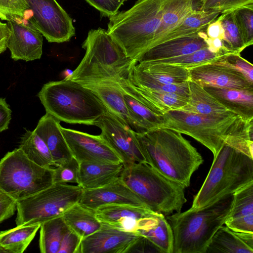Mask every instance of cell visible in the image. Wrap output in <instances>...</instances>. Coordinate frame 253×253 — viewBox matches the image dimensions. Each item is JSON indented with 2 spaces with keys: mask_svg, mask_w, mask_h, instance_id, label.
<instances>
[{
  "mask_svg": "<svg viewBox=\"0 0 253 253\" xmlns=\"http://www.w3.org/2000/svg\"><path fill=\"white\" fill-rule=\"evenodd\" d=\"M135 134L146 163L185 188L189 186L192 174L204 160L189 141L181 133L163 127Z\"/></svg>",
  "mask_w": 253,
  "mask_h": 253,
  "instance_id": "obj_1",
  "label": "cell"
},
{
  "mask_svg": "<svg viewBox=\"0 0 253 253\" xmlns=\"http://www.w3.org/2000/svg\"><path fill=\"white\" fill-rule=\"evenodd\" d=\"M82 47L85 54L69 80L118 82L128 78L137 63L126 55L106 30L101 28L88 31Z\"/></svg>",
  "mask_w": 253,
  "mask_h": 253,
  "instance_id": "obj_2",
  "label": "cell"
},
{
  "mask_svg": "<svg viewBox=\"0 0 253 253\" xmlns=\"http://www.w3.org/2000/svg\"><path fill=\"white\" fill-rule=\"evenodd\" d=\"M168 0H138L109 17L107 30L126 55L138 61L152 47Z\"/></svg>",
  "mask_w": 253,
  "mask_h": 253,
  "instance_id": "obj_3",
  "label": "cell"
},
{
  "mask_svg": "<svg viewBox=\"0 0 253 253\" xmlns=\"http://www.w3.org/2000/svg\"><path fill=\"white\" fill-rule=\"evenodd\" d=\"M233 198L229 195L203 208L167 215L173 235V253H206L213 235L224 225Z\"/></svg>",
  "mask_w": 253,
  "mask_h": 253,
  "instance_id": "obj_4",
  "label": "cell"
},
{
  "mask_svg": "<svg viewBox=\"0 0 253 253\" xmlns=\"http://www.w3.org/2000/svg\"><path fill=\"white\" fill-rule=\"evenodd\" d=\"M38 96L46 113L69 124L94 126L107 110L92 90L69 80L46 83Z\"/></svg>",
  "mask_w": 253,
  "mask_h": 253,
  "instance_id": "obj_5",
  "label": "cell"
},
{
  "mask_svg": "<svg viewBox=\"0 0 253 253\" xmlns=\"http://www.w3.org/2000/svg\"><path fill=\"white\" fill-rule=\"evenodd\" d=\"M253 182V159L225 144L193 201L191 208L209 206Z\"/></svg>",
  "mask_w": 253,
  "mask_h": 253,
  "instance_id": "obj_6",
  "label": "cell"
},
{
  "mask_svg": "<svg viewBox=\"0 0 253 253\" xmlns=\"http://www.w3.org/2000/svg\"><path fill=\"white\" fill-rule=\"evenodd\" d=\"M120 178L146 207L165 216L180 212L187 201L183 185L146 163L124 168Z\"/></svg>",
  "mask_w": 253,
  "mask_h": 253,
  "instance_id": "obj_7",
  "label": "cell"
},
{
  "mask_svg": "<svg viewBox=\"0 0 253 253\" xmlns=\"http://www.w3.org/2000/svg\"><path fill=\"white\" fill-rule=\"evenodd\" d=\"M161 127L191 136L209 149L214 158L232 134L246 123L238 115L228 111L203 115L181 110L169 111L162 116Z\"/></svg>",
  "mask_w": 253,
  "mask_h": 253,
  "instance_id": "obj_8",
  "label": "cell"
},
{
  "mask_svg": "<svg viewBox=\"0 0 253 253\" xmlns=\"http://www.w3.org/2000/svg\"><path fill=\"white\" fill-rule=\"evenodd\" d=\"M53 172V168L36 164L16 148L0 160V190L17 202L50 186Z\"/></svg>",
  "mask_w": 253,
  "mask_h": 253,
  "instance_id": "obj_9",
  "label": "cell"
},
{
  "mask_svg": "<svg viewBox=\"0 0 253 253\" xmlns=\"http://www.w3.org/2000/svg\"><path fill=\"white\" fill-rule=\"evenodd\" d=\"M83 192L78 185L53 183L34 195L17 201L16 225L41 224L61 216L79 202Z\"/></svg>",
  "mask_w": 253,
  "mask_h": 253,
  "instance_id": "obj_10",
  "label": "cell"
},
{
  "mask_svg": "<svg viewBox=\"0 0 253 253\" xmlns=\"http://www.w3.org/2000/svg\"><path fill=\"white\" fill-rule=\"evenodd\" d=\"M30 20L49 42L69 41L75 35L73 19L56 0H26Z\"/></svg>",
  "mask_w": 253,
  "mask_h": 253,
  "instance_id": "obj_11",
  "label": "cell"
},
{
  "mask_svg": "<svg viewBox=\"0 0 253 253\" xmlns=\"http://www.w3.org/2000/svg\"><path fill=\"white\" fill-rule=\"evenodd\" d=\"M101 131L99 135L122 161L124 168L145 163L134 130L106 110L95 123Z\"/></svg>",
  "mask_w": 253,
  "mask_h": 253,
  "instance_id": "obj_12",
  "label": "cell"
},
{
  "mask_svg": "<svg viewBox=\"0 0 253 253\" xmlns=\"http://www.w3.org/2000/svg\"><path fill=\"white\" fill-rule=\"evenodd\" d=\"M98 219L122 231L139 234L154 227L159 213L144 207L126 205H108L94 211Z\"/></svg>",
  "mask_w": 253,
  "mask_h": 253,
  "instance_id": "obj_13",
  "label": "cell"
},
{
  "mask_svg": "<svg viewBox=\"0 0 253 253\" xmlns=\"http://www.w3.org/2000/svg\"><path fill=\"white\" fill-rule=\"evenodd\" d=\"M29 18L25 12L23 16H11L6 21L10 31L7 48L15 61H33L42 54L43 36Z\"/></svg>",
  "mask_w": 253,
  "mask_h": 253,
  "instance_id": "obj_14",
  "label": "cell"
},
{
  "mask_svg": "<svg viewBox=\"0 0 253 253\" xmlns=\"http://www.w3.org/2000/svg\"><path fill=\"white\" fill-rule=\"evenodd\" d=\"M73 157L80 163H120L122 161L99 135L61 127Z\"/></svg>",
  "mask_w": 253,
  "mask_h": 253,
  "instance_id": "obj_15",
  "label": "cell"
},
{
  "mask_svg": "<svg viewBox=\"0 0 253 253\" xmlns=\"http://www.w3.org/2000/svg\"><path fill=\"white\" fill-rule=\"evenodd\" d=\"M143 237L102 223L98 230L82 239L79 253H130Z\"/></svg>",
  "mask_w": 253,
  "mask_h": 253,
  "instance_id": "obj_16",
  "label": "cell"
},
{
  "mask_svg": "<svg viewBox=\"0 0 253 253\" xmlns=\"http://www.w3.org/2000/svg\"><path fill=\"white\" fill-rule=\"evenodd\" d=\"M189 70L190 80L203 87L253 89V84L250 83L242 74L212 62L195 67Z\"/></svg>",
  "mask_w": 253,
  "mask_h": 253,
  "instance_id": "obj_17",
  "label": "cell"
},
{
  "mask_svg": "<svg viewBox=\"0 0 253 253\" xmlns=\"http://www.w3.org/2000/svg\"><path fill=\"white\" fill-rule=\"evenodd\" d=\"M79 203L93 212L99 207L108 205L146 207L120 178L98 188L84 190Z\"/></svg>",
  "mask_w": 253,
  "mask_h": 253,
  "instance_id": "obj_18",
  "label": "cell"
},
{
  "mask_svg": "<svg viewBox=\"0 0 253 253\" xmlns=\"http://www.w3.org/2000/svg\"><path fill=\"white\" fill-rule=\"evenodd\" d=\"M206 30L195 34L168 41L147 51L137 62L157 61L174 58L207 48Z\"/></svg>",
  "mask_w": 253,
  "mask_h": 253,
  "instance_id": "obj_19",
  "label": "cell"
},
{
  "mask_svg": "<svg viewBox=\"0 0 253 253\" xmlns=\"http://www.w3.org/2000/svg\"><path fill=\"white\" fill-rule=\"evenodd\" d=\"M119 82L144 105L159 116H162L169 111L180 109L186 104L188 100V97L180 95L155 91L136 85L128 78L121 79Z\"/></svg>",
  "mask_w": 253,
  "mask_h": 253,
  "instance_id": "obj_20",
  "label": "cell"
},
{
  "mask_svg": "<svg viewBox=\"0 0 253 253\" xmlns=\"http://www.w3.org/2000/svg\"><path fill=\"white\" fill-rule=\"evenodd\" d=\"M79 83L92 90L100 99L108 111L135 132L138 133V129L129 114L123 91L118 82Z\"/></svg>",
  "mask_w": 253,
  "mask_h": 253,
  "instance_id": "obj_21",
  "label": "cell"
},
{
  "mask_svg": "<svg viewBox=\"0 0 253 253\" xmlns=\"http://www.w3.org/2000/svg\"><path fill=\"white\" fill-rule=\"evenodd\" d=\"M60 122L58 120L46 113L39 120L34 129L49 149L55 167L73 157L62 133Z\"/></svg>",
  "mask_w": 253,
  "mask_h": 253,
  "instance_id": "obj_22",
  "label": "cell"
},
{
  "mask_svg": "<svg viewBox=\"0 0 253 253\" xmlns=\"http://www.w3.org/2000/svg\"><path fill=\"white\" fill-rule=\"evenodd\" d=\"M233 197L224 224L236 232L253 233V182L235 192Z\"/></svg>",
  "mask_w": 253,
  "mask_h": 253,
  "instance_id": "obj_23",
  "label": "cell"
},
{
  "mask_svg": "<svg viewBox=\"0 0 253 253\" xmlns=\"http://www.w3.org/2000/svg\"><path fill=\"white\" fill-rule=\"evenodd\" d=\"M122 163H80L78 185L84 190L98 188L120 178Z\"/></svg>",
  "mask_w": 253,
  "mask_h": 253,
  "instance_id": "obj_24",
  "label": "cell"
},
{
  "mask_svg": "<svg viewBox=\"0 0 253 253\" xmlns=\"http://www.w3.org/2000/svg\"><path fill=\"white\" fill-rule=\"evenodd\" d=\"M253 253V233L236 232L227 226L213 235L206 253Z\"/></svg>",
  "mask_w": 253,
  "mask_h": 253,
  "instance_id": "obj_25",
  "label": "cell"
},
{
  "mask_svg": "<svg viewBox=\"0 0 253 253\" xmlns=\"http://www.w3.org/2000/svg\"><path fill=\"white\" fill-rule=\"evenodd\" d=\"M204 88L228 111L238 115L246 121L253 120V89Z\"/></svg>",
  "mask_w": 253,
  "mask_h": 253,
  "instance_id": "obj_26",
  "label": "cell"
},
{
  "mask_svg": "<svg viewBox=\"0 0 253 253\" xmlns=\"http://www.w3.org/2000/svg\"><path fill=\"white\" fill-rule=\"evenodd\" d=\"M194 10L193 0H168L152 47L161 43L165 37Z\"/></svg>",
  "mask_w": 253,
  "mask_h": 253,
  "instance_id": "obj_27",
  "label": "cell"
},
{
  "mask_svg": "<svg viewBox=\"0 0 253 253\" xmlns=\"http://www.w3.org/2000/svg\"><path fill=\"white\" fill-rule=\"evenodd\" d=\"M188 82V100L179 110L203 115L218 114L229 111L204 87L190 80Z\"/></svg>",
  "mask_w": 253,
  "mask_h": 253,
  "instance_id": "obj_28",
  "label": "cell"
},
{
  "mask_svg": "<svg viewBox=\"0 0 253 253\" xmlns=\"http://www.w3.org/2000/svg\"><path fill=\"white\" fill-rule=\"evenodd\" d=\"M129 114L136 126L138 133H144L161 127L162 116H159L144 105L122 83L118 82Z\"/></svg>",
  "mask_w": 253,
  "mask_h": 253,
  "instance_id": "obj_29",
  "label": "cell"
},
{
  "mask_svg": "<svg viewBox=\"0 0 253 253\" xmlns=\"http://www.w3.org/2000/svg\"><path fill=\"white\" fill-rule=\"evenodd\" d=\"M61 217L68 227L82 239L98 230L102 225L94 212L79 203L68 209Z\"/></svg>",
  "mask_w": 253,
  "mask_h": 253,
  "instance_id": "obj_30",
  "label": "cell"
},
{
  "mask_svg": "<svg viewBox=\"0 0 253 253\" xmlns=\"http://www.w3.org/2000/svg\"><path fill=\"white\" fill-rule=\"evenodd\" d=\"M134 68L148 77L163 84H179L190 80L189 70L177 65L141 62H137Z\"/></svg>",
  "mask_w": 253,
  "mask_h": 253,
  "instance_id": "obj_31",
  "label": "cell"
},
{
  "mask_svg": "<svg viewBox=\"0 0 253 253\" xmlns=\"http://www.w3.org/2000/svg\"><path fill=\"white\" fill-rule=\"evenodd\" d=\"M41 225L17 226L0 232V253H23L33 240Z\"/></svg>",
  "mask_w": 253,
  "mask_h": 253,
  "instance_id": "obj_32",
  "label": "cell"
},
{
  "mask_svg": "<svg viewBox=\"0 0 253 253\" xmlns=\"http://www.w3.org/2000/svg\"><path fill=\"white\" fill-rule=\"evenodd\" d=\"M19 148L26 156L36 164L46 168L55 167L47 145L35 130H26L20 138Z\"/></svg>",
  "mask_w": 253,
  "mask_h": 253,
  "instance_id": "obj_33",
  "label": "cell"
},
{
  "mask_svg": "<svg viewBox=\"0 0 253 253\" xmlns=\"http://www.w3.org/2000/svg\"><path fill=\"white\" fill-rule=\"evenodd\" d=\"M220 14L219 12L194 10L179 25L166 36L161 43L206 31L208 25L216 20Z\"/></svg>",
  "mask_w": 253,
  "mask_h": 253,
  "instance_id": "obj_34",
  "label": "cell"
},
{
  "mask_svg": "<svg viewBox=\"0 0 253 253\" xmlns=\"http://www.w3.org/2000/svg\"><path fill=\"white\" fill-rule=\"evenodd\" d=\"M69 227L61 216L42 223L39 247L42 253H58L62 240Z\"/></svg>",
  "mask_w": 253,
  "mask_h": 253,
  "instance_id": "obj_35",
  "label": "cell"
},
{
  "mask_svg": "<svg viewBox=\"0 0 253 253\" xmlns=\"http://www.w3.org/2000/svg\"><path fill=\"white\" fill-rule=\"evenodd\" d=\"M140 235L145 237L160 253H173V235L172 229L165 216L159 213L157 224Z\"/></svg>",
  "mask_w": 253,
  "mask_h": 253,
  "instance_id": "obj_36",
  "label": "cell"
},
{
  "mask_svg": "<svg viewBox=\"0 0 253 253\" xmlns=\"http://www.w3.org/2000/svg\"><path fill=\"white\" fill-rule=\"evenodd\" d=\"M218 17L224 30L222 40L225 48L233 54H240L247 46L235 20L233 11L223 13Z\"/></svg>",
  "mask_w": 253,
  "mask_h": 253,
  "instance_id": "obj_37",
  "label": "cell"
},
{
  "mask_svg": "<svg viewBox=\"0 0 253 253\" xmlns=\"http://www.w3.org/2000/svg\"><path fill=\"white\" fill-rule=\"evenodd\" d=\"M134 84L145 88L166 93L176 94L188 98V81L179 84H163L157 82L133 68L128 78Z\"/></svg>",
  "mask_w": 253,
  "mask_h": 253,
  "instance_id": "obj_38",
  "label": "cell"
},
{
  "mask_svg": "<svg viewBox=\"0 0 253 253\" xmlns=\"http://www.w3.org/2000/svg\"><path fill=\"white\" fill-rule=\"evenodd\" d=\"M225 55H227L212 52L207 47L174 58L148 62L169 64L190 70L201 65L211 63Z\"/></svg>",
  "mask_w": 253,
  "mask_h": 253,
  "instance_id": "obj_39",
  "label": "cell"
},
{
  "mask_svg": "<svg viewBox=\"0 0 253 253\" xmlns=\"http://www.w3.org/2000/svg\"><path fill=\"white\" fill-rule=\"evenodd\" d=\"M79 169V163L73 157L55 167L53 168V183L78 185Z\"/></svg>",
  "mask_w": 253,
  "mask_h": 253,
  "instance_id": "obj_40",
  "label": "cell"
},
{
  "mask_svg": "<svg viewBox=\"0 0 253 253\" xmlns=\"http://www.w3.org/2000/svg\"><path fill=\"white\" fill-rule=\"evenodd\" d=\"M233 13L247 46L252 45L253 44V4L237 8Z\"/></svg>",
  "mask_w": 253,
  "mask_h": 253,
  "instance_id": "obj_41",
  "label": "cell"
},
{
  "mask_svg": "<svg viewBox=\"0 0 253 253\" xmlns=\"http://www.w3.org/2000/svg\"><path fill=\"white\" fill-rule=\"evenodd\" d=\"M212 63L239 72L250 83L253 84V65L242 57L240 54H229L215 60Z\"/></svg>",
  "mask_w": 253,
  "mask_h": 253,
  "instance_id": "obj_42",
  "label": "cell"
},
{
  "mask_svg": "<svg viewBox=\"0 0 253 253\" xmlns=\"http://www.w3.org/2000/svg\"><path fill=\"white\" fill-rule=\"evenodd\" d=\"M252 4H253V0H204L197 10L222 14Z\"/></svg>",
  "mask_w": 253,
  "mask_h": 253,
  "instance_id": "obj_43",
  "label": "cell"
},
{
  "mask_svg": "<svg viewBox=\"0 0 253 253\" xmlns=\"http://www.w3.org/2000/svg\"><path fill=\"white\" fill-rule=\"evenodd\" d=\"M29 9L26 0H0V19L7 21L11 16H23Z\"/></svg>",
  "mask_w": 253,
  "mask_h": 253,
  "instance_id": "obj_44",
  "label": "cell"
},
{
  "mask_svg": "<svg viewBox=\"0 0 253 253\" xmlns=\"http://www.w3.org/2000/svg\"><path fill=\"white\" fill-rule=\"evenodd\" d=\"M98 10L101 17H110L115 14L126 0H85Z\"/></svg>",
  "mask_w": 253,
  "mask_h": 253,
  "instance_id": "obj_45",
  "label": "cell"
},
{
  "mask_svg": "<svg viewBox=\"0 0 253 253\" xmlns=\"http://www.w3.org/2000/svg\"><path fill=\"white\" fill-rule=\"evenodd\" d=\"M82 239L69 228L62 240L58 253H79Z\"/></svg>",
  "mask_w": 253,
  "mask_h": 253,
  "instance_id": "obj_46",
  "label": "cell"
},
{
  "mask_svg": "<svg viewBox=\"0 0 253 253\" xmlns=\"http://www.w3.org/2000/svg\"><path fill=\"white\" fill-rule=\"evenodd\" d=\"M16 204L15 200L0 190V220L1 222L14 214Z\"/></svg>",
  "mask_w": 253,
  "mask_h": 253,
  "instance_id": "obj_47",
  "label": "cell"
},
{
  "mask_svg": "<svg viewBox=\"0 0 253 253\" xmlns=\"http://www.w3.org/2000/svg\"><path fill=\"white\" fill-rule=\"evenodd\" d=\"M12 111L5 99L0 97V132L8 128Z\"/></svg>",
  "mask_w": 253,
  "mask_h": 253,
  "instance_id": "obj_48",
  "label": "cell"
},
{
  "mask_svg": "<svg viewBox=\"0 0 253 253\" xmlns=\"http://www.w3.org/2000/svg\"><path fill=\"white\" fill-rule=\"evenodd\" d=\"M206 34L208 38L223 40L224 30L218 18L208 25L206 29Z\"/></svg>",
  "mask_w": 253,
  "mask_h": 253,
  "instance_id": "obj_49",
  "label": "cell"
},
{
  "mask_svg": "<svg viewBox=\"0 0 253 253\" xmlns=\"http://www.w3.org/2000/svg\"><path fill=\"white\" fill-rule=\"evenodd\" d=\"M9 35L10 31L7 23L0 21V54L5 51L7 48Z\"/></svg>",
  "mask_w": 253,
  "mask_h": 253,
  "instance_id": "obj_50",
  "label": "cell"
},
{
  "mask_svg": "<svg viewBox=\"0 0 253 253\" xmlns=\"http://www.w3.org/2000/svg\"><path fill=\"white\" fill-rule=\"evenodd\" d=\"M73 71L70 69H66L65 71V78L64 79L68 80L73 74Z\"/></svg>",
  "mask_w": 253,
  "mask_h": 253,
  "instance_id": "obj_51",
  "label": "cell"
},
{
  "mask_svg": "<svg viewBox=\"0 0 253 253\" xmlns=\"http://www.w3.org/2000/svg\"><path fill=\"white\" fill-rule=\"evenodd\" d=\"M193 0V2L196 1V5L194 7V8L195 7V6H199L200 4L204 0Z\"/></svg>",
  "mask_w": 253,
  "mask_h": 253,
  "instance_id": "obj_52",
  "label": "cell"
},
{
  "mask_svg": "<svg viewBox=\"0 0 253 253\" xmlns=\"http://www.w3.org/2000/svg\"><path fill=\"white\" fill-rule=\"evenodd\" d=\"M1 222V220H0V223Z\"/></svg>",
  "mask_w": 253,
  "mask_h": 253,
  "instance_id": "obj_53",
  "label": "cell"
}]
</instances>
